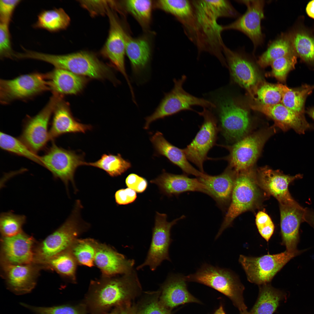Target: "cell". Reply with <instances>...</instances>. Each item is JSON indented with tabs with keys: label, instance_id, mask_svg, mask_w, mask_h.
<instances>
[{
	"label": "cell",
	"instance_id": "6da1fadb",
	"mask_svg": "<svg viewBox=\"0 0 314 314\" xmlns=\"http://www.w3.org/2000/svg\"><path fill=\"white\" fill-rule=\"evenodd\" d=\"M104 276L92 283L90 301L97 310L102 311L115 306L129 304L130 300L140 292L141 287L134 270L120 276Z\"/></svg>",
	"mask_w": 314,
	"mask_h": 314
},
{
	"label": "cell",
	"instance_id": "7a4b0ae2",
	"mask_svg": "<svg viewBox=\"0 0 314 314\" xmlns=\"http://www.w3.org/2000/svg\"><path fill=\"white\" fill-rule=\"evenodd\" d=\"M82 208L77 200L71 214L57 229L39 243L34 249V263L42 265L52 257L69 249L78 237L85 230L87 226L81 221Z\"/></svg>",
	"mask_w": 314,
	"mask_h": 314
},
{
	"label": "cell",
	"instance_id": "3957f363",
	"mask_svg": "<svg viewBox=\"0 0 314 314\" xmlns=\"http://www.w3.org/2000/svg\"><path fill=\"white\" fill-rule=\"evenodd\" d=\"M196 18L195 44L198 53L206 52L220 62L224 60L222 36V26L217 22L220 18L206 0H191Z\"/></svg>",
	"mask_w": 314,
	"mask_h": 314
},
{
	"label": "cell",
	"instance_id": "277c9868",
	"mask_svg": "<svg viewBox=\"0 0 314 314\" xmlns=\"http://www.w3.org/2000/svg\"><path fill=\"white\" fill-rule=\"evenodd\" d=\"M30 56L31 59L50 63L55 68L84 77L97 79L113 78L110 69L93 54L88 52L54 55L32 51Z\"/></svg>",
	"mask_w": 314,
	"mask_h": 314
},
{
	"label": "cell",
	"instance_id": "5b68a950",
	"mask_svg": "<svg viewBox=\"0 0 314 314\" xmlns=\"http://www.w3.org/2000/svg\"><path fill=\"white\" fill-rule=\"evenodd\" d=\"M185 277L186 281L204 285L224 294L240 311L247 309L243 296L244 287L230 270L204 263L195 273Z\"/></svg>",
	"mask_w": 314,
	"mask_h": 314
},
{
	"label": "cell",
	"instance_id": "8992f818",
	"mask_svg": "<svg viewBox=\"0 0 314 314\" xmlns=\"http://www.w3.org/2000/svg\"><path fill=\"white\" fill-rule=\"evenodd\" d=\"M258 185L256 172L253 167L236 173L230 203L215 239L236 217L256 204L260 196Z\"/></svg>",
	"mask_w": 314,
	"mask_h": 314
},
{
	"label": "cell",
	"instance_id": "52a82bcc",
	"mask_svg": "<svg viewBox=\"0 0 314 314\" xmlns=\"http://www.w3.org/2000/svg\"><path fill=\"white\" fill-rule=\"evenodd\" d=\"M186 78V76L183 75L178 79H174L172 89L165 94L154 112L145 118L144 129H148L150 124L157 120L183 110H193L192 107L194 106H199L206 108H215V105L212 102L194 96L184 90L183 86Z\"/></svg>",
	"mask_w": 314,
	"mask_h": 314
},
{
	"label": "cell",
	"instance_id": "ba28073f",
	"mask_svg": "<svg viewBox=\"0 0 314 314\" xmlns=\"http://www.w3.org/2000/svg\"><path fill=\"white\" fill-rule=\"evenodd\" d=\"M274 127L247 135L232 145L226 146L229 152L226 158L228 167L236 173L253 167L265 143L275 133Z\"/></svg>",
	"mask_w": 314,
	"mask_h": 314
},
{
	"label": "cell",
	"instance_id": "9c48e42d",
	"mask_svg": "<svg viewBox=\"0 0 314 314\" xmlns=\"http://www.w3.org/2000/svg\"><path fill=\"white\" fill-rule=\"evenodd\" d=\"M305 250L295 253L287 250L276 254L258 257L240 255L239 261L250 282L259 286L269 283L276 274L290 260Z\"/></svg>",
	"mask_w": 314,
	"mask_h": 314
},
{
	"label": "cell",
	"instance_id": "30bf717a",
	"mask_svg": "<svg viewBox=\"0 0 314 314\" xmlns=\"http://www.w3.org/2000/svg\"><path fill=\"white\" fill-rule=\"evenodd\" d=\"M217 109L223 135L227 140L234 143L247 135L251 121L248 111L232 98L218 95L216 98Z\"/></svg>",
	"mask_w": 314,
	"mask_h": 314
},
{
	"label": "cell",
	"instance_id": "8fae6325",
	"mask_svg": "<svg viewBox=\"0 0 314 314\" xmlns=\"http://www.w3.org/2000/svg\"><path fill=\"white\" fill-rule=\"evenodd\" d=\"M39 158L42 166L49 170L55 178L61 180L67 190L69 182L75 188L74 175L78 167L84 165L83 155L63 149L53 142L46 153Z\"/></svg>",
	"mask_w": 314,
	"mask_h": 314
},
{
	"label": "cell",
	"instance_id": "7c38bea8",
	"mask_svg": "<svg viewBox=\"0 0 314 314\" xmlns=\"http://www.w3.org/2000/svg\"><path fill=\"white\" fill-rule=\"evenodd\" d=\"M50 90L47 74L35 73L14 79H1L0 99L2 104L28 99Z\"/></svg>",
	"mask_w": 314,
	"mask_h": 314
},
{
	"label": "cell",
	"instance_id": "4fadbf2b",
	"mask_svg": "<svg viewBox=\"0 0 314 314\" xmlns=\"http://www.w3.org/2000/svg\"><path fill=\"white\" fill-rule=\"evenodd\" d=\"M185 217L183 215L168 222L167 221L166 214L156 212L150 247L145 261L137 267V270L148 266L151 271H154L163 261H171L168 252L172 241L170 238L171 229L179 220Z\"/></svg>",
	"mask_w": 314,
	"mask_h": 314
},
{
	"label": "cell",
	"instance_id": "5bb4252c",
	"mask_svg": "<svg viewBox=\"0 0 314 314\" xmlns=\"http://www.w3.org/2000/svg\"><path fill=\"white\" fill-rule=\"evenodd\" d=\"M198 113L204 117L203 123L195 138L183 149L188 159L204 173L203 164L215 142L218 129L216 119L206 108Z\"/></svg>",
	"mask_w": 314,
	"mask_h": 314
},
{
	"label": "cell",
	"instance_id": "9a60e30c",
	"mask_svg": "<svg viewBox=\"0 0 314 314\" xmlns=\"http://www.w3.org/2000/svg\"><path fill=\"white\" fill-rule=\"evenodd\" d=\"M59 97L53 94L45 106L37 114L28 119L24 126L20 139L36 154L50 140L49 123Z\"/></svg>",
	"mask_w": 314,
	"mask_h": 314
},
{
	"label": "cell",
	"instance_id": "2e32d148",
	"mask_svg": "<svg viewBox=\"0 0 314 314\" xmlns=\"http://www.w3.org/2000/svg\"><path fill=\"white\" fill-rule=\"evenodd\" d=\"M247 7L245 13L234 21L227 25L222 26V30H235L241 32L251 40L254 51L262 45L264 35L262 32L261 22L265 18L264 0H238Z\"/></svg>",
	"mask_w": 314,
	"mask_h": 314
},
{
	"label": "cell",
	"instance_id": "e0dca14e",
	"mask_svg": "<svg viewBox=\"0 0 314 314\" xmlns=\"http://www.w3.org/2000/svg\"><path fill=\"white\" fill-rule=\"evenodd\" d=\"M110 23L109 35L101 53L107 58L125 79L130 92H134L125 64L126 55V33L122 27L111 9L107 14Z\"/></svg>",
	"mask_w": 314,
	"mask_h": 314
},
{
	"label": "cell",
	"instance_id": "ac0fdd59",
	"mask_svg": "<svg viewBox=\"0 0 314 314\" xmlns=\"http://www.w3.org/2000/svg\"><path fill=\"white\" fill-rule=\"evenodd\" d=\"M36 242L23 231L10 237L1 236V264L22 265L34 263Z\"/></svg>",
	"mask_w": 314,
	"mask_h": 314
},
{
	"label": "cell",
	"instance_id": "d6986e66",
	"mask_svg": "<svg viewBox=\"0 0 314 314\" xmlns=\"http://www.w3.org/2000/svg\"><path fill=\"white\" fill-rule=\"evenodd\" d=\"M256 173L258 185L276 198L279 204L290 205L296 201L290 195L288 187L294 181L302 179V174L286 175L267 166L259 168Z\"/></svg>",
	"mask_w": 314,
	"mask_h": 314
},
{
	"label": "cell",
	"instance_id": "ffe728a7",
	"mask_svg": "<svg viewBox=\"0 0 314 314\" xmlns=\"http://www.w3.org/2000/svg\"><path fill=\"white\" fill-rule=\"evenodd\" d=\"M2 275L7 288L17 295L26 294L35 288L42 268L34 263L22 264H1Z\"/></svg>",
	"mask_w": 314,
	"mask_h": 314
},
{
	"label": "cell",
	"instance_id": "44dd1931",
	"mask_svg": "<svg viewBox=\"0 0 314 314\" xmlns=\"http://www.w3.org/2000/svg\"><path fill=\"white\" fill-rule=\"evenodd\" d=\"M223 53L233 79L252 94L258 81L254 64L249 58L246 53L232 50L225 44Z\"/></svg>",
	"mask_w": 314,
	"mask_h": 314
},
{
	"label": "cell",
	"instance_id": "7402d4cb",
	"mask_svg": "<svg viewBox=\"0 0 314 314\" xmlns=\"http://www.w3.org/2000/svg\"><path fill=\"white\" fill-rule=\"evenodd\" d=\"M250 107L271 118L274 122L273 126L284 131L292 129L298 134H303L314 128L306 121L303 113L293 111L281 103L273 105H251Z\"/></svg>",
	"mask_w": 314,
	"mask_h": 314
},
{
	"label": "cell",
	"instance_id": "603a6c76",
	"mask_svg": "<svg viewBox=\"0 0 314 314\" xmlns=\"http://www.w3.org/2000/svg\"><path fill=\"white\" fill-rule=\"evenodd\" d=\"M280 227L282 244L286 250L295 253L299 240V230L301 224L304 222L305 208L296 201L290 205L279 204Z\"/></svg>",
	"mask_w": 314,
	"mask_h": 314
},
{
	"label": "cell",
	"instance_id": "cb8c5ba5",
	"mask_svg": "<svg viewBox=\"0 0 314 314\" xmlns=\"http://www.w3.org/2000/svg\"><path fill=\"white\" fill-rule=\"evenodd\" d=\"M94 263L103 276H112L131 272L134 270L135 262L106 245L97 242Z\"/></svg>",
	"mask_w": 314,
	"mask_h": 314
},
{
	"label": "cell",
	"instance_id": "d4e9b609",
	"mask_svg": "<svg viewBox=\"0 0 314 314\" xmlns=\"http://www.w3.org/2000/svg\"><path fill=\"white\" fill-rule=\"evenodd\" d=\"M150 182L157 185L161 192L169 197L177 196L187 191L200 192L210 196L208 188L198 178H191L185 175L173 174L164 170Z\"/></svg>",
	"mask_w": 314,
	"mask_h": 314
},
{
	"label": "cell",
	"instance_id": "484cf974",
	"mask_svg": "<svg viewBox=\"0 0 314 314\" xmlns=\"http://www.w3.org/2000/svg\"><path fill=\"white\" fill-rule=\"evenodd\" d=\"M236 174L234 170L228 167L219 175L212 176L204 173L198 178L208 188L210 196L223 211L231 200Z\"/></svg>",
	"mask_w": 314,
	"mask_h": 314
},
{
	"label": "cell",
	"instance_id": "4316f807",
	"mask_svg": "<svg viewBox=\"0 0 314 314\" xmlns=\"http://www.w3.org/2000/svg\"><path fill=\"white\" fill-rule=\"evenodd\" d=\"M51 126L49 130L50 140L66 133H85L90 130V125L82 124L74 118L67 103L60 95L53 112Z\"/></svg>",
	"mask_w": 314,
	"mask_h": 314
},
{
	"label": "cell",
	"instance_id": "83f0119b",
	"mask_svg": "<svg viewBox=\"0 0 314 314\" xmlns=\"http://www.w3.org/2000/svg\"><path fill=\"white\" fill-rule=\"evenodd\" d=\"M126 54L131 65L133 76L141 78L147 73L151 56V45L145 36L133 38L126 34Z\"/></svg>",
	"mask_w": 314,
	"mask_h": 314
},
{
	"label": "cell",
	"instance_id": "f1b7e54d",
	"mask_svg": "<svg viewBox=\"0 0 314 314\" xmlns=\"http://www.w3.org/2000/svg\"><path fill=\"white\" fill-rule=\"evenodd\" d=\"M185 276L179 274L169 275L162 286L160 301L171 309L179 305L200 301L188 291Z\"/></svg>",
	"mask_w": 314,
	"mask_h": 314
},
{
	"label": "cell",
	"instance_id": "f546056e",
	"mask_svg": "<svg viewBox=\"0 0 314 314\" xmlns=\"http://www.w3.org/2000/svg\"><path fill=\"white\" fill-rule=\"evenodd\" d=\"M47 75L50 90L62 96L79 93L88 81L85 77L61 69L55 68Z\"/></svg>",
	"mask_w": 314,
	"mask_h": 314
},
{
	"label": "cell",
	"instance_id": "4dcf8cb0",
	"mask_svg": "<svg viewBox=\"0 0 314 314\" xmlns=\"http://www.w3.org/2000/svg\"><path fill=\"white\" fill-rule=\"evenodd\" d=\"M158 155L167 158L172 163L180 168L185 173L197 177L203 173L193 167L189 162L183 149L171 144L164 138L160 132L157 131L150 139Z\"/></svg>",
	"mask_w": 314,
	"mask_h": 314
},
{
	"label": "cell",
	"instance_id": "1f68e13d",
	"mask_svg": "<svg viewBox=\"0 0 314 314\" xmlns=\"http://www.w3.org/2000/svg\"><path fill=\"white\" fill-rule=\"evenodd\" d=\"M259 286L258 298L250 313L251 314H272L283 299L284 294L269 283Z\"/></svg>",
	"mask_w": 314,
	"mask_h": 314
},
{
	"label": "cell",
	"instance_id": "d6a6232c",
	"mask_svg": "<svg viewBox=\"0 0 314 314\" xmlns=\"http://www.w3.org/2000/svg\"><path fill=\"white\" fill-rule=\"evenodd\" d=\"M288 35L282 34L270 42L257 62L263 68L270 65L275 60L294 53Z\"/></svg>",
	"mask_w": 314,
	"mask_h": 314
},
{
	"label": "cell",
	"instance_id": "836d02e7",
	"mask_svg": "<svg viewBox=\"0 0 314 314\" xmlns=\"http://www.w3.org/2000/svg\"><path fill=\"white\" fill-rule=\"evenodd\" d=\"M70 21L69 17L63 9L55 8L42 12L33 26L55 32L67 28Z\"/></svg>",
	"mask_w": 314,
	"mask_h": 314
},
{
	"label": "cell",
	"instance_id": "e575fe53",
	"mask_svg": "<svg viewBox=\"0 0 314 314\" xmlns=\"http://www.w3.org/2000/svg\"><path fill=\"white\" fill-rule=\"evenodd\" d=\"M280 86L282 93L281 103L293 111L304 114L306 99L314 90V85L304 84L295 89L281 84Z\"/></svg>",
	"mask_w": 314,
	"mask_h": 314
},
{
	"label": "cell",
	"instance_id": "d590c367",
	"mask_svg": "<svg viewBox=\"0 0 314 314\" xmlns=\"http://www.w3.org/2000/svg\"><path fill=\"white\" fill-rule=\"evenodd\" d=\"M77 263L68 250L49 259L41 266L42 268L53 270L63 277L75 281Z\"/></svg>",
	"mask_w": 314,
	"mask_h": 314
},
{
	"label": "cell",
	"instance_id": "8d00e7d4",
	"mask_svg": "<svg viewBox=\"0 0 314 314\" xmlns=\"http://www.w3.org/2000/svg\"><path fill=\"white\" fill-rule=\"evenodd\" d=\"M84 165L90 166L101 169L112 177L121 175L131 167V163L122 158L119 154H103L97 161L93 162H85Z\"/></svg>",
	"mask_w": 314,
	"mask_h": 314
},
{
	"label": "cell",
	"instance_id": "74e56055",
	"mask_svg": "<svg viewBox=\"0 0 314 314\" xmlns=\"http://www.w3.org/2000/svg\"><path fill=\"white\" fill-rule=\"evenodd\" d=\"M122 8L132 15L144 29L149 26L154 3L150 0H126L121 2Z\"/></svg>",
	"mask_w": 314,
	"mask_h": 314
},
{
	"label": "cell",
	"instance_id": "f35d334b",
	"mask_svg": "<svg viewBox=\"0 0 314 314\" xmlns=\"http://www.w3.org/2000/svg\"><path fill=\"white\" fill-rule=\"evenodd\" d=\"M288 36L294 53L305 62L314 63V38L302 31Z\"/></svg>",
	"mask_w": 314,
	"mask_h": 314
},
{
	"label": "cell",
	"instance_id": "ab89813d",
	"mask_svg": "<svg viewBox=\"0 0 314 314\" xmlns=\"http://www.w3.org/2000/svg\"><path fill=\"white\" fill-rule=\"evenodd\" d=\"M97 243L91 239H77L69 250L77 263L91 267L94 263Z\"/></svg>",
	"mask_w": 314,
	"mask_h": 314
},
{
	"label": "cell",
	"instance_id": "60d3db41",
	"mask_svg": "<svg viewBox=\"0 0 314 314\" xmlns=\"http://www.w3.org/2000/svg\"><path fill=\"white\" fill-rule=\"evenodd\" d=\"M0 147L3 150L24 157L42 165L39 156L31 151L20 138L1 132Z\"/></svg>",
	"mask_w": 314,
	"mask_h": 314
},
{
	"label": "cell",
	"instance_id": "b9f144b4",
	"mask_svg": "<svg viewBox=\"0 0 314 314\" xmlns=\"http://www.w3.org/2000/svg\"><path fill=\"white\" fill-rule=\"evenodd\" d=\"M253 92V96H255L254 98L259 102V104L273 105L281 103L282 93L280 84H258Z\"/></svg>",
	"mask_w": 314,
	"mask_h": 314
},
{
	"label": "cell",
	"instance_id": "7bdbcfd3",
	"mask_svg": "<svg viewBox=\"0 0 314 314\" xmlns=\"http://www.w3.org/2000/svg\"><path fill=\"white\" fill-rule=\"evenodd\" d=\"M26 217L15 214L11 212L2 213L0 217V230L2 236L10 237L22 231Z\"/></svg>",
	"mask_w": 314,
	"mask_h": 314
},
{
	"label": "cell",
	"instance_id": "ee69618b",
	"mask_svg": "<svg viewBox=\"0 0 314 314\" xmlns=\"http://www.w3.org/2000/svg\"><path fill=\"white\" fill-rule=\"evenodd\" d=\"M297 59L293 53L273 61L270 65L272 76L279 81H285L288 72L295 68Z\"/></svg>",
	"mask_w": 314,
	"mask_h": 314
},
{
	"label": "cell",
	"instance_id": "f6af8a7d",
	"mask_svg": "<svg viewBox=\"0 0 314 314\" xmlns=\"http://www.w3.org/2000/svg\"><path fill=\"white\" fill-rule=\"evenodd\" d=\"M24 307L35 314H83L76 307L69 305H61L51 307H37L21 303Z\"/></svg>",
	"mask_w": 314,
	"mask_h": 314
},
{
	"label": "cell",
	"instance_id": "bcb514c9",
	"mask_svg": "<svg viewBox=\"0 0 314 314\" xmlns=\"http://www.w3.org/2000/svg\"><path fill=\"white\" fill-rule=\"evenodd\" d=\"M256 224L258 231L262 237L268 242L274 230V225L269 215L265 212L260 211L256 217Z\"/></svg>",
	"mask_w": 314,
	"mask_h": 314
},
{
	"label": "cell",
	"instance_id": "7dc6e473",
	"mask_svg": "<svg viewBox=\"0 0 314 314\" xmlns=\"http://www.w3.org/2000/svg\"><path fill=\"white\" fill-rule=\"evenodd\" d=\"M80 4L93 16L107 14L114 8L115 2L112 1H79Z\"/></svg>",
	"mask_w": 314,
	"mask_h": 314
},
{
	"label": "cell",
	"instance_id": "c3c4849f",
	"mask_svg": "<svg viewBox=\"0 0 314 314\" xmlns=\"http://www.w3.org/2000/svg\"><path fill=\"white\" fill-rule=\"evenodd\" d=\"M9 25L0 22V56L1 58L13 59L15 53L12 48Z\"/></svg>",
	"mask_w": 314,
	"mask_h": 314
},
{
	"label": "cell",
	"instance_id": "681fc988",
	"mask_svg": "<svg viewBox=\"0 0 314 314\" xmlns=\"http://www.w3.org/2000/svg\"><path fill=\"white\" fill-rule=\"evenodd\" d=\"M135 314H171V309L164 306L158 298L154 297L143 304Z\"/></svg>",
	"mask_w": 314,
	"mask_h": 314
},
{
	"label": "cell",
	"instance_id": "f907efd6",
	"mask_svg": "<svg viewBox=\"0 0 314 314\" xmlns=\"http://www.w3.org/2000/svg\"><path fill=\"white\" fill-rule=\"evenodd\" d=\"M20 1L19 0L0 1V22L9 24L14 10Z\"/></svg>",
	"mask_w": 314,
	"mask_h": 314
},
{
	"label": "cell",
	"instance_id": "816d5d0a",
	"mask_svg": "<svg viewBox=\"0 0 314 314\" xmlns=\"http://www.w3.org/2000/svg\"><path fill=\"white\" fill-rule=\"evenodd\" d=\"M125 183L128 188L138 193L143 192L148 185L147 181L145 179L134 173L131 174L127 176Z\"/></svg>",
	"mask_w": 314,
	"mask_h": 314
},
{
	"label": "cell",
	"instance_id": "f5cc1de1",
	"mask_svg": "<svg viewBox=\"0 0 314 314\" xmlns=\"http://www.w3.org/2000/svg\"><path fill=\"white\" fill-rule=\"evenodd\" d=\"M115 201L118 204L125 205L134 202L137 195L135 190L127 188L117 191L115 194Z\"/></svg>",
	"mask_w": 314,
	"mask_h": 314
},
{
	"label": "cell",
	"instance_id": "db71d44e",
	"mask_svg": "<svg viewBox=\"0 0 314 314\" xmlns=\"http://www.w3.org/2000/svg\"><path fill=\"white\" fill-rule=\"evenodd\" d=\"M304 222L308 224L314 229V209L308 208H305L304 216Z\"/></svg>",
	"mask_w": 314,
	"mask_h": 314
},
{
	"label": "cell",
	"instance_id": "11a10c76",
	"mask_svg": "<svg viewBox=\"0 0 314 314\" xmlns=\"http://www.w3.org/2000/svg\"><path fill=\"white\" fill-rule=\"evenodd\" d=\"M306 12L309 17L314 19V0L308 3L306 8Z\"/></svg>",
	"mask_w": 314,
	"mask_h": 314
},
{
	"label": "cell",
	"instance_id": "9f6ffc18",
	"mask_svg": "<svg viewBox=\"0 0 314 314\" xmlns=\"http://www.w3.org/2000/svg\"><path fill=\"white\" fill-rule=\"evenodd\" d=\"M129 305L125 306V307L121 310L118 314H135V309L131 307Z\"/></svg>",
	"mask_w": 314,
	"mask_h": 314
},
{
	"label": "cell",
	"instance_id": "6f0895ef",
	"mask_svg": "<svg viewBox=\"0 0 314 314\" xmlns=\"http://www.w3.org/2000/svg\"><path fill=\"white\" fill-rule=\"evenodd\" d=\"M306 113L314 120V107L308 109Z\"/></svg>",
	"mask_w": 314,
	"mask_h": 314
},
{
	"label": "cell",
	"instance_id": "680465c9",
	"mask_svg": "<svg viewBox=\"0 0 314 314\" xmlns=\"http://www.w3.org/2000/svg\"><path fill=\"white\" fill-rule=\"evenodd\" d=\"M214 314H225L222 306H221L219 308L216 310Z\"/></svg>",
	"mask_w": 314,
	"mask_h": 314
},
{
	"label": "cell",
	"instance_id": "91938a15",
	"mask_svg": "<svg viewBox=\"0 0 314 314\" xmlns=\"http://www.w3.org/2000/svg\"><path fill=\"white\" fill-rule=\"evenodd\" d=\"M240 314H251L250 312H248L247 309L240 311Z\"/></svg>",
	"mask_w": 314,
	"mask_h": 314
},
{
	"label": "cell",
	"instance_id": "94428289",
	"mask_svg": "<svg viewBox=\"0 0 314 314\" xmlns=\"http://www.w3.org/2000/svg\"><path fill=\"white\" fill-rule=\"evenodd\" d=\"M116 314V313H109V314Z\"/></svg>",
	"mask_w": 314,
	"mask_h": 314
}]
</instances>
